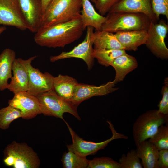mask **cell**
Returning a JSON list of instances; mask_svg holds the SVG:
<instances>
[{"label": "cell", "instance_id": "cell-1", "mask_svg": "<svg viewBox=\"0 0 168 168\" xmlns=\"http://www.w3.org/2000/svg\"><path fill=\"white\" fill-rule=\"evenodd\" d=\"M84 30L80 16L46 27H41L35 33V42L41 47L63 48L79 39Z\"/></svg>", "mask_w": 168, "mask_h": 168}, {"label": "cell", "instance_id": "cell-2", "mask_svg": "<svg viewBox=\"0 0 168 168\" xmlns=\"http://www.w3.org/2000/svg\"><path fill=\"white\" fill-rule=\"evenodd\" d=\"M103 24L102 30L115 33L119 31L147 30L152 20L142 13L108 12Z\"/></svg>", "mask_w": 168, "mask_h": 168}, {"label": "cell", "instance_id": "cell-3", "mask_svg": "<svg viewBox=\"0 0 168 168\" xmlns=\"http://www.w3.org/2000/svg\"><path fill=\"white\" fill-rule=\"evenodd\" d=\"M82 0H52L41 20V26L46 27L80 16Z\"/></svg>", "mask_w": 168, "mask_h": 168}, {"label": "cell", "instance_id": "cell-4", "mask_svg": "<svg viewBox=\"0 0 168 168\" xmlns=\"http://www.w3.org/2000/svg\"><path fill=\"white\" fill-rule=\"evenodd\" d=\"M5 165L14 168H38L40 161L37 153L26 143L14 141L3 151Z\"/></svg>", "mask_w": 168, "mask_h": 168}, {"label": "cell", "instance_id": "cell-5", "mask_svg": "<svg viewBox=\"0 0 168 168\" xmlns=\"http://www.w3.org/2000/svg\"><path fill=\"white\" fill-rule=\"evenodd\" d=\"M36 96L40 103L41 113L44 115L59 118L65 121L63 114L68 113L81 120L77 106L59 96L54 89L40 93Z\"/></svg>", "mask_w": 168, "mask_h": 168}, {"label": "cell", "instance_id": "cell-6", "mask_svg": "<svg viewBox=\"0 0 168 168\" xmlns=\"http://www.w3.org/2000/svg\"><path fill=\"white\" fill-rule=\"evenodd\" d=\"M168 122V115L160 113L158 109L149 110L140 115L133 127L135 144L149 139L156 132L160 126Z\"/></svg>", "mask_w": 168, "mask_h": 168}, {"label": "cell", "instance_id": "cell-7", "mask_svg": "<svg viewBox=\"0 0 168 168\" xmlns=\"http://www.w3.org/2000/svg\"><path fill=\"white\" fill-rule=\"evenodd\" d=\"M64 121L72 139V143L67 145L68 149H70L83 157H86L89 155H95L99 150L104 149L110 142L114 140L127 139L128 138L127 136L117 132L111 122L107 121L112 134L110 138L99 142L86 141L78 136L68 124L65 121Z\"/></svg>", "mask_w": 168, "mask_h": 168}, {"label": "cell", "instance_id": "cell-8", "mask_svg": "<svg viewBox=\"0 0 168 168\" xmlns=\"http://www.w3.org/2000/svg\"><path fill=\"white\" fill-rule=\"evenodd\" d=\"M168 32V25L163 20L158 22L151 21L147 30L145 44L152 54L162 59L168 58V49L165 38Z\"/></svg>", "mask_w": 168, "mask_h": 168}, {"label": "cell", "instance_id": "cell-9", "mask_svg": "<svg viewBox=\"0 0 168 168\" xmlns=\"http://www.w3.org/2000/svg\"><path fill=\"white\" fill-rule=\"evenodd\" d=\"M38 56L35 55L27 59L20 58L26 67L28 75V93L35 96L41 93L47 91L53 88L54 77L48 72H41L38 68L32 66V61Z\"/></svg>", "mask_w": 168, "mask_h": 168}, {"label": "cell", "instance_id": "cell-10", "mask_svg": "<svg viewBox=\"0 0 168 168\" xmlns=\"http://www.w3.org/2000/svg\"><path fill=\"white\" fill-rule=\"evenodd\" d=\"M94 28L91 26L87 27V32L84 40L72 50L68 52L63 51L59 54L51 56L50 60L52 62L70 58H78L83 60L87 65L89 70H91L94 64L93 56L94 48L92 35Z\"/></svg>", "mask_w": 168, "mask_h": 168}, {"label": "cell", "instance_id": "cell-11", "mask_svg": "<svg viewBox=\"0 0 168 168\" xmlns=\"http://www.w3.org/2000/svg\"><path fill=\"white\" fill-rule=\"evenodd\" d=\"M13 26L21 30H28L18 0H0V25Z\"/></svg>", "mask_w": 168, "mask_h": 168}, {"label": "cell", "instance_id": "cell-12", "mask_svg": "<svg viewBox=\"0 0 168 168\" xmlns=\"http://www.w3.org/2000/svg\"><path fill=\"white\" fill-rule=\"evenodd\" d=\"M114 80L99 86L78 83L74 89L73 96L70 100L78 107L82 102L95 96L105 95L118 89Z\"/></svg>", "mask_w": 168, "mask_h": 168}, {"label": "cell", "instance_id": "cell-13", "mask_svg": "<svg viewBox=\"0 0 168 168\" xmlns=\"http://www.w3.org/2000/svg\"><path fill=\"white\" fill-rule=\"evenodd\" d=\"M9 105L19 110L22 118L29 119L41 114L39 102L36 96L24 91L14 94L8 101Z\"/></svg>", "mask_w": 168, "mask_h": 168}, {"label": "cell", "instance_id": "cell-14", "mask_svg": "<svg viewBox=\"0 0 168 168\" xmlns=\"http://www.w3.org/2000/svg\"><path fill=\"white\" fill-rule=\"evenodd\" d=\"M28 26V30L36 33L41 26L42 16L41 0H18Z\"/></svg>", "mask_w": 168, "mask_h": 168}, {"label": "cell", "instance_id": "cell-15", "mask_svg": "<svg viewBox=\"0 0 168 168\" xmlns=\"http://www.w3.org/2000/svg\"><path fill=\"white\" fill-rule=\"evenodd\" d=\"M111 12L142 13L147 16L153 22L158 21L153 12L151 0H120L108 12Z\"/></svg>", "mask_w": 168, "mask_h": 168}, {"label": "cell", "instance_id": "cell-16", "mask_svg": "<svg viewBox=\"0 0 168 168\" xmlns=\"http://www.w3.org/2000/svg\"><path fill=\"white\" fill-rule=\"evenodd\" d=\"M12 70L13 76L11 78L7 89L14 94L27 91L29 84L28 73L20 58L14 60L12 64Z\"/></svg>", "mask_w": 168, "mask_h": 168}, {"label": "cell", "instance_id": "cell-17", "mask_svg": "<svg viewBox=\"0 0 168 168\" xmlns=\"http://www.w3.org/2000/svg\"><path fill=\"white\" fill-rule=\"evenodd\" d=\"M82 7L80 17L84 30L88 26H91L96 30H102L103 24L105 21V16L98 13L90 0H82Z\"/></svg>", "mask_w": 168, "mask_h": 168}, {"label": "cell", "instance_id": "cell-18", "mask_svg": "<svg viewBox=\"0 0 168 168\" xmlns=\"http://www.w3.org/2000/svg\"><path fill=\"white\" fill-rule=\"evenodd\" d=\"M114 34L124 50L136 51L139 46L145 44L147 30L119 31Z\"/></svg>", "mask_w": 168, "mask_h": 168}, {"label": "cell", "instance_id": "cell-19", "mask_svg": "<svg viewBox=\"0 0 168 168\" xmlns=\"http://www.w3.org/2000/svg\"><path fill=\"white\" fill-rule=\"evenodd\" d=\"M136 151L144 168H158V160L159 150L148 140L135 144Z\"/></svg>", "mask_w": 168, "mask_h": 168}, {"label": "cell", "instance_id": "cell-20", "mask_svg": "<svg viewBox=\"0 0 168 168\" xmlns=\"http://www.w3.org/2000/svg\"><path fill=\"white\" fill-rule=\"evenodd\" d=\"M138 65L136 58L126 53L115 58L110 66L115 71L116 75L114 80L116 83L123 81L126 75L135 69Z\"/></svg>", "mask_w": 168, "mask_h": 168}, {"label": "cell", "instance_id": "cell-21", "mask_svg": "<svg viewBox=\"0 0 168 168\" xmlns=\"http://www.w3.org/2000/svg\"><path fill=\"white\" fill-rule=\"evenodd\" d=\"M16 53L10 48L4 49L0 54V91L7 89L9 79L12 77V66L16 59Z\"/></svg>", "mask_w": 168, "mask_h": 168}, {"label": "cell", "instance_id": "cell-22", "mask_svg": "<svg viewBox=\"0 0 168 168\" xmlns=\"http://www.w3.org/2000/svg\"><path fill=\"white\" fill-rule=\"evenodd\" d=\"M92 38L95 50L124 49L113 33L103 30H96L93 34Z\"/></svg>", "mask_w": 168, "mask_h": 168}, {"label": "cell", "instance_id": "cell-23", "mask_svg": "<svg viewBox=\"0 0 168 168\" xmlns=\"http://www.w3.org/2000/svg\"><path fill=\"white\" fill-rule=\"evenodd\" d=\"M78 84L75 78L60 74L54 77L53 88L58 95L70 101L73 96L75 87Z\"/></svg>", "mask_w": 168, "mask_h": 168}, {"label": "cell", "instance_id": "cell-24", "mask_svg": "<svg viewBox=\"0 0 168 168\" xmlns=\"http://www.w3.org/2000/svg\"><path fill=\"white\" fill-rule=\"evenodd\" d=\"M68 149V152H64L61 160L63 168H87L90 160Z\"/></svg>", "mask_w": 168, "mask_h": 168}, {"label": "cell", "instance_id": "cell-25", "mask_svg": "<svg viewBox=\"0 0 168 168\" xmlns=\"http://www.w3.org/2000/svg\"><path fill=\"white\" fill-rule=\"evenodd\" d=\"M126 53L124 49H94L93 56L100 64L108 67L110 66L115 58Z\"/></svg>", "mask_w": 168, "mask_h": 168}, {"label": "cell", "instance_id": "cell-26", "mask_svg": "<svg viewBox=\"0 0 168 168\" xmlns=\"http://www.w3.org/2000/svg\"><path fill=\"white\" fill-rule=\"evenodd\" d=\"M21 111L9 105L0 109V128L8 129L11 123L15 119L22 118Z\"/></svg>", "mask_w": 168, "mask_h": 168}, {"label": "cell", "instance_id": "cell-27", "mask_svg": "<svg viewBox=\"0 0 168 168\" xmlns=\"http://www.w3.org/2000/svg\"><path fill=\"white\" fill-rule=\"evenodd\" d=\"M159 150H168V126L163 125L148 140Z\"/></svg>", "mask_w": 168, "mask_h": 168}, {"label": "cell", "instance_id": "cell-28", "mask_svg": "<svg viewBox=\"0 0 168 168\" xmlns=\"http://www.w3.org/2000/svg\"><path fill=\"white\" fill-rule=\"evenodd\" d=\"M121 168H142L136 150L131 149L126 155L123 154L119 159Z\"/></svg>", "mask_w": 168, "mask_h": 168}, {"label": "cell", "instance_id": "cell-29", "mask_svg": "<svg viewBox=\"0 0 168 168\" xmlns=\"http://www.w3.org/2000/svg\"><path fill=\"white\" fill-rule=\"evenodd\" d=\"M87 168H121V166L111 158L101 157L90 160Z\"/></svg>", "mask_w": 168, "mask_h": 168}, {"label": "cell", "instance_id": "cell-30", "mask_svg": "<svg viewBox=\"0 0 168 168\" xmlns=\"http://www.w3.org/2000/svg\"><path fill=\"white\" fill-rule=\"evenodd\" d=\"M151 5L157 20H159L161 15L168 19V0H151Z\"/></svg>", "mask_w": 168, "mask_h": 168}, {"label": "cell", "instance_id": "cell-31", "mask_svg": "<svg viewBox=\"0 0 168 168\" xmlns=\"http://www.w3.org/2000/svg\"><path fill=\"white\" fill-rule=\"evenodd\" d=\"M164 85L162 87L161 93L162 97L158 106L159 112L164 115H168V79L164 80Z\"/></svg>", "mask_w": 168, "mask_h": 168}, {"label": "cell", "instance_id": "cell-32", "mask_svg": "<svg viewBox=\"0 0 168 168\" xmlns=\"http://www.w3.org/2000/svg\"><path fill=\"white\" fill-rule=\"evenodd\" d=\"M120 0H96L95 7L98 13L104 16L107 14L111 8Z\"/></svg>", "mask_w": 168, "mask_h": 168}, {"label": "cell", "instance_id": "cell-33", "mask_svg": "<svg viewBox=\"0 0 168 168\" xmlns=\"http://www.w3.org/2000/svg\"><path fill=\"white\" fill-rule=\"evenodd\" d=\"M158 165V168H168V150H159Z\"/></svg>", "mask_w": 168, "mask_h": 168}, {"label": "cell", "instance_id": "cell-34", "mask_svg": "<svg viewBox=\"0 0 168 168\" xmlns=\"http://www.w3.org/2000/svg\"><path fill=\"white\" fill-rule=\"evenodd\" d=\"M42 6V15L47 7L52 0H41Z\"/></svg>", "mask_w": 168, "mask_h": 168}, {"label": "cell", "instance_id": "cell-35", "mask_svg": "<svg viewBox=\"0 0 168 168\" xmlns=\"http://www.w3.org/2000/svg\"><path fill=\"white\" fill-rule=\"evenodd\" d=\"M6 30V27L5 26L0 27V35Z\"/></svg>", "mask_w": 168, "mask_h": 168}, {"label": "cell", "instance_id": "cell-36", "mask_svg": "<svg viewBox=\"0 0 168 168\" xmlns=\"http://www.w3.org/2000/svg\"><path fill=\"white\" fill-rule=\"evenodd\" d=\"M91 2H92L94 4H95L96 1V0H90Z\"/></svg>", "mask_w": 168, "mask_h": 168}]
</instances>
